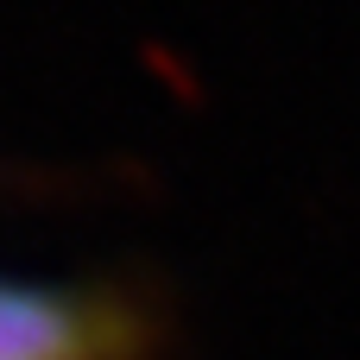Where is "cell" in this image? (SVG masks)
Listing matches in <instances>:
<instances>
[{
	"mask_svg": "<svg viewBox=\"0 0 360 360\" xmlns=\"http://www.w3.org/2000/svg\"><path fill=\"white\" fill-rule=\"evenodd\" d=\"M146 323L120 291L0 278V360H139Z\"/></svg>",
	"mask_w": 360,
	"mask_h": 360,
	"instance_id": "1",
	"label": "cell"
}]
</instances>
